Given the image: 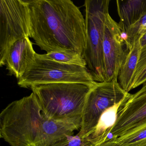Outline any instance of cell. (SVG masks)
Masks as SVG:
<instances>
[{
  "label": "cell",
  "mask_w": 146,
  "mask_h": 146,
  "mask_svg": "<svg viewBox=\"0 0 146 146\" xmlns=\"http://www.w3.org/2000/svg\"><path fill=\"white\" fill-rule=\"evenodd\" d=\"M42 146H90V143L87 139L82 138L77 134L68 136Z\"/></svg>",
  "instance_id": "18"
},
{
  "label": "cell",
  "mask_w": 146,
  "mask_h": 146,
  "mask_svg": "<svg viewBox=\"0 0 146 146\" xmlns=\"http://www.w3.org/2000/svg\"><path fill=\"white\" fill-rule=\"evenodd\" d=\"M130 94L123 90L117 82H97L88 94L78 135L82 138H88L94 131L102 113L121 102Z\"/></svg>",
  "instance_id": "6"
},
{
  "label": "cell",
  "mask_w": 146,
  "mask_h": 146,
  "mask_svg": "<svg viewBox=\"0 0 146 146\" xmlns=\"http://www.w3.org/2000/svg\"><path fill=\"white\" fill-rule=\"evenodd\" d=\"M30 37L47 53L65 52L84 57L85 19L70 0H26Z\"/></svg>",
  "instance_id": "1"
},
{
  "label": "cell",
  "mask_w": 146,
  "mask_h": 146,
  "mask_svg": "<svg viewBox=\"0 0 146 146\" xmlns=\"http://www.w3.org/2000/svg\"><path fill=\"white\" fill-rule=\"evenodd\" d=\"M146 32V12L137 23L131 26L124 35L129 49L131 48L133 41L137 35H143Z\"/></svg>",
  "instance_id": "17"
},
{
  "label": "cell",
  "mask_w": 146,
  "mask_h": 146,
  "mask_svg": "<svg viewBox=\"0 0 146 146\" xmlns=\"http://www.w3.org/2000/svg\"><path fill=\"white\" fill-rule=\"evenodd\" d=\"M119 25L123 34L141 18L146 12V0H118Z\"/></svg>",
  "instance_id": "11"
},
{
  "label": "cell",
  "mask_w": 146,
  "mask_h": 146,
  "mask_svg": "<svg viewBox=\"0 0 146 146\" xmlns=\"http://www.w3.org/2000/svg\"><path fill=\"white\" fill-rule=\"evenodd\" d=\"M145 139H146V124L129 135L107 141L120 146H129Z\"/></svg>",
  "instance_id": "15"
},
{
  "label": "cell",
  "mask_w": 146,
  "mask_h": 146,
  "mask_svg": "<svg viewBox=\"0 0 146 146\" xmlns=\"http://www.w3.org/2000/svg\"><path fill=\"white\" fill-rule=\"evenodd\" d=\"M121 102L110 108L102 113L94 131L86 139L90 143V146L97 143L105 131L113 125L116 121L117 112Z\"/></svg>",
  "instance_id": "13"
},
{
  "label": "cell",
  "mask_w": 146,
  "mask_h": 146,
  "mask_svg": "<svg viewBox=\"0 0 146 146\" xmlns=\"http://www.w3.org/2000/svg\"><path fill=\"white\" fill-rule=\"evenodd\" d=\"M36 54L29 37L23 38L17 41L10 48L5 66L10 75L19 79L27 71Z\"/></svg>",
  "instance_id": "10"
},
{
  "label": "cell",
  "mask_w": 146,
  "mask_h": 146,
  "mask_svg": "<svg viewBox=\"0 0 146 146\" xmlns=\"http://www.w3.org/2000/svg\"><path fill=\"white\" fill-rule=\"evenodd\" d=\"M90 146H120L114 143L111 142L107 141L104 142L100 144H97L95 145H91Z\"/></svg>",
  "instance_id": "19"
},
{
  "label": "cell",
  "mask_w": 146,
  "mask_h": 146,
  "mask_svg": "<svg viewBox=\"0 0 146 146\" xmlns=\"http://www.w3.org/2000/svg\"><path fill=\"white\" fill-rule=\"evenodd\" d=\"M146 82V45L142 47L135 72L132 79L131 90Z\"/></svg>",
  "instance_id": "16"
},
{
  "label": "cell",
  "mask_w": 146,
  "mask_h": 146,
  "mask_svg": "<svg viewBox=\"0 0 146 146\" xmlns=\"http://www.w3.org/2000/svg\"><path fill=\"white\" fill-rule=\"evenodd\" d=\"M39 57L48 60L66 64L74 65L87 67L84 57L77 53L69 52H52L45 54H39Z\"/></svg>",
  "instance_id": "14"
},
{
  "label": "cell",
  "mask_w": 146,
  "mask_h": 146,
  "mask_svg": "<svg viewBox=\"0 0 146 146\" xmlns=\"http://www.w3.org/2000/svg\"><path fill=\"white\" fill-rule=\"evenodd\" d=\"M92 88L83 84L67 83L37 84L30 89L48 118L67 120L82 118Z\"/></svg>",
  "instance_id": "3"
},
{
  "label": "cell",
  "mask_w": 146,
  "mask_h": 146,
  "mask_svg": "<svg viewBox=\"0 0 146 146\" xmlns=\"http://www.w3.org/2000/svg\"><path fill=\"white\" fill-rule=\"evenodd\" d=\"M137 146H146V143H143V144H139V145H137Z\"/></svg>",
  "instance_id": "22"
},
{
  "label": "cell",
  "mask_w": 146,
  "mask_h": 146,
  "mask_svg": "<svg viewBox=\"0 0 146 146\" xmlns=\"http://www.w3.org/2000/svg\"><path fill=\"white\" fill-rule=\"evenodd\" d=\"M76 83L94 87L97 83L87 67L66 64L39 57L38 54L18 85L31 88L37 84Z\"/></svg>",
  "instance_id": "5"
},
{
  "label": "cell",
  "mask_w": 146,
  "mask_h": 146,
  "mask_svg": "<svg viewBox=\"0 0 146 146\" xmlns=\"http://www.w3.org/2000/svg\"><path fill=\"white\" fill-rule=\"evenodd\" d=\"M146 124V82L135 94H130L121 103L116 121L107 130L97 143L130 134Z\"/></svg>",
  "instance_id": "8"
},
{
  "label": "cell",
  "mask_w": 146,
  "mask_h": 146,
  "mask_svg": "<svg viewBox=\"0 0 146 146\" xmlns=\"http://www.w3.org/2000/svg\"><path fill=\"white\" fill-rule=\"evenodd\" d=\"M142 35H137L133 41L131 48L119 72L117 82L125 92L131 90L132 79L135 72L142 47L141 39Z\"/></svg>",
  "instance_id": "12"
},
{
  "label": "cell",
  "mask_w": 146,
  "mask_h": 146,
  "mask_svg": "<svg viewBox=\"0 0 146 146\" xmlns=\"http://www.w3.org/2000/svg\"><path fill=\"white\" fill-rule=\"evenodd\" d=\"M141 44L142 47L146 45V32L142 36L141 39Z\"/></svg>",
  "instance_id": "20"
},
{
  "label": "cell",
  "mask_w": 146,
  "mask_h": 146,
  "mask_svg": "<svg viewBox=\"0 0 146 146\" xmlns=\"http://www.w3.org/2000/svg\"><path fill=\"white\" fill-rule=\"evenodd\" d=\"M109 0H86L85 23L87 45L84 58L94 80L104 82L103 46Z\"/></svg>",
  "instance_id": "4"
},
{
  "label": "cell",
  "mask_w": 146,
  "mask_h": 146,
  "mask_svg": "<svg viewBox=\"0 0 146 146\" xmlns=\"http://www.w3.org/2000/svg\"><path fill=\"white\" fill-rule=\"evenodd\" d=\"M82 118L54 120L45 115L35 94L9 104L0 114V136L11 146H42L80 129Z\"/></svg>",
  "instance_id": "2"
},
{
  "label": "cell",
  "mask_w": 146,
  "mask_h": 146,
  "mask_svg": "<svg viewBox=\"0 0 146 146\" xmlns=\"http://www.w3.org/2000/svg\"><path fill=\"white\" fill-rule=\"evenodd\" d=\"M146 143V139H145V140H143V141H141L137 143H134V144H132L131 145V146H137V145H139V144H143V143Z\"/></svg>",
  "instance_id": "21"
},
{
  "label": "cell",
  "mask_w": 146,
  "mask_h": 146,
  "mask_svg": "<svg viewBox=\"0 0 146 146\" xmlns=\"http://www.w3.org/2000/svg\"><path fill=\"white\" fill-rule=\"evenodd\" d=\"M30 37L28 7L24 0L0 1V66L17 41Z\"/></svg>",
  "instance_id": "7"
},
{
  "label": "cell",
  "mask_w": 146,
  "mask_h": 146,
  "mask_svg": "<svg viewBox=\"0 0 146 146\" xmlns=\"http://www.w3.org/2000/svg\"><path fill=\"white\" fill-rule=\"evenodd\" d=\"M129 51L118 23L108 13L105 22L103 41L104 82H117L119 72Z\"/></svg>",
  "instance_id": "9"
}]
</instances>
